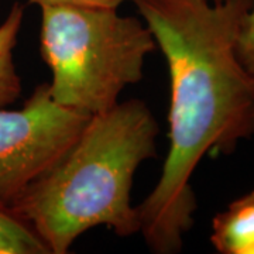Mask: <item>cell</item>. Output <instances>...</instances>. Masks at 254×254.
<instances>
[{
  "label": "cell",
  "instance_id": "obj_1",
  "mask_svg": "<svg viewBox=\"0 0 254 254\" xmlns=\"http://www.w3.org/2000/svg\"><path fill=\"white\" fill-rule=\"evenodd\" d=\"M170 72V147L153 190L137 206L150 250L180 253L198 203L190 185L206 154H232L254 136V83L236 53L250 0H133Z\"/></svg>",
  "mask_w": 254,
  "mask_h": 254
},
{
  "label": "cell",
  "instance_id": "obj_2",
  "mask_svg": "<svg viewBox=\"0 0 254 254\" xmlns=\"http://www.w3.org/2000/svg\"><path fill=\"white\" fill-rule=\"evenodd\" d=\"M157 134V120L143 100L118 103L92 116L72 145L10 208L51 254L68 253L93 227H109L119 237L140 233L131 185L138 167L155 155Z\"/></svg>",
  "mask_w": 254,
  "mask_h": 254
},
{
  "label": "cell",
  "instance_id": "obj_3",
  "mask_svg": "<svg viewBox=\"0 0 254 254\" xmlns=\"http://www.w3.org/2000/svg\"><path fill=\"white\" fill-rule=\"evenodd\" d=\"M40 51L50 66L51 98L95 116L119 103L123 89L141 81L144 60L157 47L144 20L118 9L43 6Z\"/></svg>",
  "mask_w": 254,
  "mask_h": 254
},
{
  "label": "cell",
  "instance_id": "obj_4",
  "mask_svg": "<svg viewBox=\"0 0 254 254\" xmlns=\"http://www.w3.org/2000/svg\"><path fill=\"white\" fill-rule=\"evenodd\" d=\"M92 116L64 108L38 85L23 108H0V205L11 206L72 145Z\"/></svg>",
  "mask_w": 254,
  "mask_h": 254
},
{
  "label": "cell",
  "instance_id": "obj_5",
  "mask_svg": "<svg viewBox=\"0 0 254 254\" xmlns=\"http://www.w3.org/2000/svg\"><path fill=\"white\" fill-rule=\"evenodd\" d=\"M210 243L222 254H254V188L212 222Z\"/></svg>",
  "mask_w": 254,
  "mask_h": 254
},
{
  "label": "cell",
  "instance_id": "obj_6",
  "mask_svg": "<svg viewBox=\"0 0 254 254\" xmlns=\"http://www.w3.org/2000/svg\"><path fill=\"white\" fill-rule=\"evenodd\" d=\"M24 17V6L14 3L0 24V108L14 102L21 93V79L14 64V48Z\"/></svg>",
  "mask_w": 254,
  "mask_h": 254
},
{
  "label": "cell",
  "instance_id": "obj_7",
  "mask_svg": "<svg viewBox=\"0 0 254 254\" xmlns=\"http://www.w3.org/2000/svg\"><path fill=\"white\" fill-rule=\"evenodd\" d=\"M0 254H51L36 232L9 206L0 205Z\"/></svg>",
  "mask_w": 254,
  "mask_h": 254
},
{
  "label": "cell",
  "instance_id": "obj_8",
  "mask_svg": "<svg viewBox=\"0 0 254 254\" xmlns=\"http://www.w3.org/2000/svg\"><path fill=\"white\" fill-rule=\"evenodd\" d=\"M236 53L239 61L254 83V0H250V7L239 28Z\"/></svg>",
  "mask_w": 254,
  "mask_h": 254
},
{
  "label": "cell",
  "instance_id": "obj_9",
  "mask_svg": "<svg viewBox=\"0 0 254 254\" xmlns=\"http://www.w3.org/2000/svg\"><path fill=\"white\" fill-rule=\"evenodd\" d=\"M37 6H93V7H112L118 9L120 4L133 0H30Z\"/></svg>",
  "mask_w": 254,
  "mask_h": 254
},
{
  "label": "cell",
  "instance_id": "obj_10",
  "mask_svg": "<svg viewBox=\"0 0 254 254\" xmlns=\"http://www.w3.org/2000/svg\"><path fill=\"white\" fill-rule=\"evenodd\" d=\"M210 1H223V0H210Z\"/></svg>",
  "mask_w": 254,
  "mask_h": 254
}]
</instances>
